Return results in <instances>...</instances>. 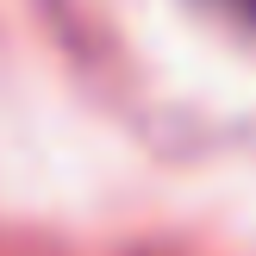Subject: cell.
<instances>
[{
	"instance_id": "6da1fadb",
	"label": "cell",
	"mask_w": 256,
	"mask_h": 256,
	"mask_svg": "<svg viewBox=\"0 0 256 256\" xmlns=\"http://www.w3.org/2000/svg\"><path fill=\"white\" fill-rule=\"evenodd\" d=\"M232 6H238V12H250V19H256V0H232Z\"/></svg>"
}]
</instances>
